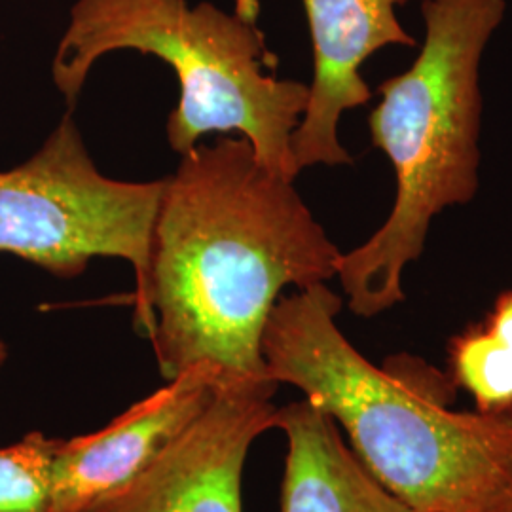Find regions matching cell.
<instances>
[{
    "label": "cell",
    "instance_id": "obj_3",
    "mask_svg": "<svg viewBox=\"0 0 512 512\" xmlns=\"http://www.w3.org/2000/svg\"><path fill=\"white\" fill-rule=\"evenodd\" d=\"M505 10V0H423L420 54L378 88L382 99L368 126L372 145L393 165L397 194L384 224L338 264L348 308L359 317L404 302V270L423 255L433 220L475 200L480 67Z\"/></svg>",
    "mask_w": 512,
    "mask_h": 512
},
{
    "label": "cell",
    "instance_id": "obj_1",
    "mask_svg": "<svg viewBox=\"0 0 512 512\" xmlns=\"http://www.w3.org/2000/svg\"><path fill=\"white\" fill-rule=\"evenodd\" d=\"M340 258L294 181L260 164L247 139L196 145L165 179L135 329L165 382L194 366L220 385L274 380L262 336L277 300L327 283Z\"/></svg>",
    "mask_w": 512,
    "mask_h": 512
},
{
    "label": "cell",
    "instance_id": "obj_10",
    "mask_svg": "<svg viewBox=\"0 0 512 512\" xmlns=\"http://www.w3.org/2000/svg\"><path fill=\"white\" fill-rule=\"evenodd\" d=\"M448 374L475 401L476 412L511 414L512 349L480 323L448 342Z\"/></svg>",
    "mask_w": 512,
    "mask_h": 512
},
{
    "label": "cell",
    "instance_id": "obj_8",
    "mask_svg": "<svg viewBox=\"0 0 512 512\" xmlns=\"http://www.w3.org/2000/svg\"><path fill=\"white\" fill-rule=\"evenodd\" d=\"M219 374L194 366L129 406L103 429L59 439L54 458L55 512H88L139 475L213 401Z\"/></svg>",
    "mask_w": 512,
    "mask_h": 512
},
{
    "label": "cell",
    "instance_id": "obj_12",
    "mask_svg": "<svg viewBox=\"0 0 512 512\" xmlns=\"http://www.w3.org/2000/svg\"><path fill=\"white\" fill-rule=\"evenodd\" d=\"M482 325L512 349V291H505L495 298L494 306Z\"/></svg>",
    "mask_w": 512,
    "mask_h": 512
},
{
    "label": "cell",
    "instance_id": "obj_2",
    "mask_svg": "<svg viewBox=\"0 0 512 512\" xmlns=\"http://www.w3.org/2000/svg\"><path fill=\"white\" fill-rule=\"evenodd\" d=\"M327 283L277 300L262 355L277 384L342 425L353 454L416 512H492L512 476V416L454 410L448 372L412 353L372 365L336 319Z\"/></svg>",
    "mask_w": 512,
    "mask_h": 512
},
{
    "label": "cell",
    "instance_id": "obj_15",
    "mask_svg": "<svg viewBox=\"0 0 512 512\" xmlns=\"http://www.w3.org/2000/svg\"><path fill=\"white\" fill-rule=\"evenodd\" d=\"M6 361H8V346H6V342L0 338V368L6 365Z\"/></svg>",
    "mask_w": 512,
    "mask_h": 512
},
{
    "label": "cell",
    "instance_id": "obj_9",
    "mask_svg": "<svg viewBox=\"0 0 512 512\" xmlns=\"http://www.w3.org/2000/svg\"><path fill=\"white\" fill-rule=\"evenodd\" d=\"M275 429L287 437L281 511L416 512L372 476L336 421L310 401L277 408Z\"/></svg>",
    "mask_w": 512,
    "mask_h": 512
},
{
    "label": "cell",
    "instance_id": "obj_14",
    "mask_svg": "<svg viewBox=\"0 0 512 512\" xmlns=\"http://www.w3.org/2000/svg\"><path fill=\"white\" fill-rule=\"evenodd\" d=\"M492 512H512V476L511 482H509V486H507V490H505V494L499 499V503L495 505L494 511Z\"/></svg>",
    "mask_w": 512,
    "mask_h": 512
},
{
    "label": "cell",
    "instance_id": "obj_6",
    "mask_svg": "<svg viewBox=\"0 0 512 512\" xmlns=\"http://www.w3.org/2000/svg\"><path fill=\"white\" fill-rule=\"evenodd\" d=\"M274 380L220 385L202 414L137 476L88 512H241V476L275 429Z\"/></svg>",
    "mask_w": 512,
    "mask_h": 512
},
{
    "label": "cell",
    "instance_id": "obj_5",
    "mask_svg": "<svg viewBox=\"0 0 512 512\" xmlns=\"http://www.w3.org/2000/svg\"><path fill=\"white\" fill-rule=\"evenodd\" d=\"M164 184L105 177L67 114L37 154L0 171V253L63 279L84 274L95 256L122 258L139 293Z\"/></svg>",
    "mask_w": 512,
    "mask_h": 512
},
{
    "label": "cell",
    "instance_id": "obj_4",
    "mask_svg": "<svg viewBox=\"0 0 512 512\" xmlns=\"http://www.w3.org/2000/svg\"><path fill=\"white\" fill-rule=\"evenodd\" d=\"M118 50L156 55L179 76L181 99L167 122L175 152L184 156L203 135L238 131L260 164L296 181L291 141L310 86L264 73L274 57L256 21L209 2L78 0L52 63L55 88L71 107L93 63Z\"/></svg>",
    "mask_w": 512,
    "mask_h": 512
},
{
    "label": "cell",
    "instance_id": "obj_13",
    "mask_svg": "<svg viewBox=\"0 0 512 512\" xmlns=\"http://www.w3.org/2000/svg\"><path fill=\"white\" fill-rule=\"evenodd\" d=\"M258 8V0H236V14L247 21H256Z\"/></svg>",
    "mask_w": 512,
    "mask_h": 512
},
{
    "label": "cell",
    "instance_id": "obj_7",
    "mask_svg": "<svg viewBox=\"0 0 512 512\" xmlns=\"http://www.w3.org/2000/svg\"><path fill=\"white\" fill-rule=\"evenodd\" d=\"M408 0H302L311 46L313 80L308 107L293 133L298 169L313 165L353 164L338 139L346 110L372 99L361 69L370 55L387 46L414 48L418 42L397 16Z\"/></svg>",
    "mask_w": 512,
    "mask_h": 512
},
{
    "label": "cell",
    "instance_id": "obj_11",
    "mask_svg": "<svg viewBox=\"0 0 512 512\" xmlns=\"http://www.w3.org/2000/svg\"><path fill=\"white\" fill-rule=\"evenodd\" d=\"M57 444L59 439L31 431L0 448V512H55Z\"/></svg>",
    "mask_w": 512,
    "mask_h": 512
}]
</instances>
